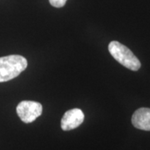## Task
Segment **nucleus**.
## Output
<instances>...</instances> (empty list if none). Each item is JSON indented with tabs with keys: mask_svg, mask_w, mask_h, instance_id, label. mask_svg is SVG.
Segmentation results:
<instances>
[{
	"mask_svg": "<svg viewBox=\"0 0 150 150\" xmlns=\"http://www.w3.org/2000/svg\"><path fill=\"white\" fill-rule=\"evenodd\" d=\"M27 66V59L20 55L0 57V83L18 77L26 69Z\"/></svg>",
	"mask_w": 150,
	"mask_h": 150,
	"instance_id": "f257e3e1",
	"label": "nucleus"
},
{
	"mask_svg": "<svg viewBox=\"0 0 150 150\" xmlns=\"http://www.w3.org/2000/svg\"><path fill=\"white\" fill-rule=\"evenodd\" d=\"M108 51L113 59L125 68L132 71H138L141 68V63L134 53L118 41L110 42L108 44Z\"/></svg>",
	"mask_w": 150,
	"mask_h": 150,
	"instance_id": "f03ea898",
	"label": "nucleus"
},
{
	"mask_svg": "<svg viewBox=\"0 0 150 150\" xmlns=\"http://www.w3.org/2000/svg\"><path fill=\"white\" fill-rule=\"evenodd\" d=\"M16 111L18 117L23 123H30L42 114L43 106L40 103L24 100L18 103Z\"/></svg>",
	"mask_w": 150,
	"mask_h": 150,
	"instance_id": "7ed1b4c3",
	"label": "nucleus"
},
{
	"mask_svg": "<svg viewBox=\"0 0 150 150\" xmlns=\"http://www.w3.org/2000/svg\"><path fill=\"white\" fill-rule=\"evenodd\" d=\"M84 120V114L79 108H73L65 112L61 119V128L69 131L80 126Z\"/></svg>",
	"mask_w": 150,
	"mask_h": 150,
	"instance_id": "20e7f679",
	"label": "nucleus"
},
{
	"mask_svg": "<svg viewBox=\"0 0 150 150\" xmlns=\"http://www.w3.org/2000/svg\"><path fill=\"white\" fill-rule=\"evenodd\" d=\"M132 123L136 129L150 131V108H140L134 112Z\"/></svg>",
	"mask_w": 150,
	"mask_h": 150,
	"instance_id": "39448f33",
	"label": "nucleus"
},
{
	"mask_svg": "<svg viewBox=\"0 0 150 150\" xmlns=\"http://www.w3.org/2000/svg\"><path fill=\"white\" fill-rule=\"evenodd\" d=\"M50 4L55 8H62L65 5L67 0H48Z\"/></svg>",
	"mask_w": 150,
	"mask_h": 150,
	"instance_id": "423d86ee",
	"label": "nucleus"
}]
</instances>
